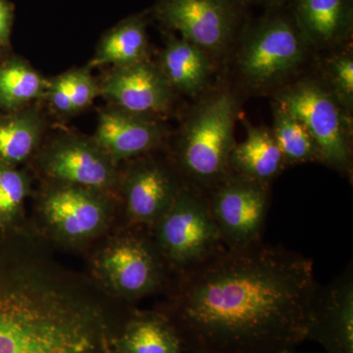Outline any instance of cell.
Listing matches in <instances>:
<instances>
[{"mask_svg":"<svg viewBox=\"0 0 353 353\" xmlns=\"http://www.w3.org/2000/svg\"><path fill=\"white\" fill-rule=\"evenodd\" d=\"M236 53V70L252 90H268L294 75L309 46L292 13L274 12L245 26Z\"/></svg>","mask_w":353,"mask_h":353,"instance_id":"cell-4","label":"cell"},{"mask_svg":"<svg viewBox=\"0 0 353 353\" xmlns=\"http://www.w3.org/2000/svg\"><path fill=\"white\" fill-rule=\"evenodd\" d=\"M238 111L236 95L223 90L204 99L190 113L175 157L176 169L185 185L206 194L229 175Z\"/></svg>","mask_w":353,"mask_h":353,"instance_id":"cell-3","label":"cell"},{"mask_svg":"<svg viewBox=\"0 0 353 353\" xmlns=\"http://www.w3.org/2000/svg\"><path fill=\"white\" fill-rule=\"evenodd\" d=\"M48 85L38 72L21 60L0 66V108L17 110L46 94Z\"/></svg>","mask_w":353,"mask_h":353,"instance_id":"cell-23","label":"cell"},{"mask_svg":"<svg viewBox=\"0 0 353 353\" xmlns=\"http://www.w3.org/2000/svg\"><path fill=\"white\" fill-rule=\"evenodd\" d=\"M241 6L238 0H162L158 14L182 39L213 58L240 39L245 27Z\"/></svg>","mask_w":353,"mask_h":353,"instance_id":"cell-9","label":"cell"},{"mask_svg":"<svg viewBox=\"0 0 353 353\" xmlns=\"http://www.w3.org/2000/svg\"><path fill=\"white\" fill-rule=\"evenodd\" d=\"M325 81L348 113L353 109V55L350 50L334 53L325 63Z\"/></svg>","mask_w":353,"mask_h":353,"instance_id":"cell-24","label":"cell"},{"mask_svg":"<svg viewBox=\"0 0 353 353\" xmlns=\"http://www.w3.org/2000/svg\"><path fill=\"white\" fill-rule=\"evenodd\" d=\"M183 185L176 168L152 158L137 160L123 183L128 222L150 229L169 210Z\"/></svg>","mask_w":353,"mask_h":353,"instance_id":"cell-11","label":"cell"},{"mask_svg":"<svg viewBox=\"0 0 353 353\" xmlns=\"http://www.w3.org/2000/svg\"><path fill=\"white\" fill-rule=\"evenodd\" d=\"M94 271L114 294L129 301L168 287L172 279L150 234L116 236L97 255Z\"/></svg>","mask_w":353,"mask_h":353,"instance_id":"cell-7","label":"cell"},{"mask_svg":"<svg viewBox=\"0 0 353 353\" xmlns=\"http://www.w3.org/2000/svg\"><path fill=\"white\" fill-rule=\"evenodd\" d=\"M292 15L309 48L334 50L352 36V0H292Z\"/></svg>","mask_w":353,"mask_h":353,"instance_id":"cell-16","label":"cell"},{"mask_svg":"<svg viewBox=\"0 0 353 353\" xmlns=\"http://www.w3.org/2000/svg\"><path fill=\"white\" fill-rule=\"evenodd\" d=\"M43 169L62 185L104 192L117 183L116 163L94 141L66 139L50 148L43 158Z\"/></svg>","mask_w":353,"mask_h":353,"instance_id":"cell-13","label":"cell"},{"mask_svg":"<svg viewBox=\"0 0 353 353\" xmlns=\"http://www.w3.org/2000/svg\"><path fill=\"white\" fill-rule=\"evenodd\" d=\"M41 122L34 111L20 112L0 122V163L14 166L30 157L41 138Z\"/></svg>","mask_w":353,"mask_h":353,"instance_id":"cell-21","label":"cell"},{"mask_svg":"<svg viewBox=\"0 0 353 353\" xmlns=\"http://www.w3.org/2000/svg\"><path fill=\"white\" fill-rule=\"evenodd\" d=\"M317 282L312 260L263 241L224 248L174 276L162 308L183 352L277 353L306 341Z\"/></svg>","mask_w":353,"mask_h":353,"instance_id":"cell-1","label":"cell"},{"mask_svg":"<svg viewBox=\"0 0 353 353\" xmlns=\"http://www.w3.org/2000/svg\"><path fill=\"white\" fill-rule=\"evenodd\" d=\"M243 124L246 138L232 150L230 172L270 185L287 166L282 152L272 130L253 127L246 120Z\"/></svg>","mask_w":353,"mask_h":353,"instance_id":"cell-18","label":"cell"},{"mask_svg":"<svg viewBox=\"0 0 353 353\" xmlns=\"http://www.w3.org/2000/svg\"><path fill=\"white\" fill-rule=\"evenodd\" d=\"M29 190L24 174L0 163V222L10 223L19 214Z\"/></svg>","mask_w":353,"mask_h":353,"instance_id":"cell-25","label":"cell"},{"mask_svg":"<svg viewBox=\"0 0 353 353\" xmlns=\"http://www.w3.org/2000/svg\"><path fill=\"white\" fill-rule=\"evenodd\" d=\"M277 353H294V350H287V352H277Z\"/></svg>","mask_w":353,"mask_h":353,"instance_id":"cell-30","label":"cell"},{"mask_svg":"<svg viewBox=\"0 0 353 353\" xmlns=\"http://www.w3.org/2000/svg\"><path fill=\"white\" fill-rule=\"evenodd\" d=\"M111 339L102 309L43 260L0 275V353H104Z\"/></svg>","mask_w":353,"mask_h":353,"instance_id":"cell-2","label":"cell"},{"mask_svg":"<svg viewBox=\"0 0 353 353\" xmlns=\"http://www.w3.org/2000/svg\"><path fill=\"white\" fill-rule=\"evenodd\" d=\"M99 94H101L99 85H97L88 69L71 71L70 99H71L72 112H77L88 108Z\"/></svg>","mask_w":353,"mask_h":353,"instance_id":"cell-26","label":"cell"},{"mask_svg":"<svg viewBox=\"0 0 353 353\" xmlns=\"http://www.w3.org/2000/svg\"><path fill=\"white\" fill-rule=\"evenodd\" d=\"M41 213L51 234L68 243L92 240L111 220L110 205L103 194L62 183L44 194Z\"/></svg>","mask_w":353,"mask_h":353,"instance_id":"cell-10","label":"cell"},{"mask_svg":"<svg viewBox=\"0 0 353 353\" xmlns=\"http://www.w3.org/2000/svg\"><path fill=\"white\" fill-rule=\"evenodd\" d=\"M273 117L272 132L287 166L311 162L322 163L314 139L301 121L279 108L277 104L273 105Z\"/></svg>","mask_w":353,"mask_h":353,"instance_id":"cell-22","label":"cell"},{"mask_svg":"<svg viewBox=\"0 0 353 353\" xmlns=\"http://www.w3.org/2000/svg\"><path fill=\"white\" fill-rule=\"evenodd\" d=\"M306 340L319 343L327 353H353L352 263L328 285L316 288Z\"/></svg>","mask_w":353,"mask_h":353,"instance_id":"cell-12","label":"cell"},{"mask_svg":"<svg viewBox=\"0 0 353 353\" xmlns=\"http://www.w3.org/2000/svg\"><path fill=\"white\" fill-rule=\"evenodd\" d=\"M70 88H71V72L58 76L48 88V97H50L51 105L57 109L58 112L73 113L71 99H70Z\"/></svg>","mask_w":353,"mask_h":353,"instance_id":"cell-27","label":"cell"},{"mask_svg":"<svg viewBox=\"0 0 353 353\" xmlns=\"http://www.w3.org/2000/svg\"><path fill=\"white\" fill-rule=\"evenodd\" d=\"M163 134L152 118L115 108L99 115L94 143L117 163L148 154L161 143Z\"/></svg>","mask_w":353,"mask_h":353,"instance_id":"cell-15","label":"cell"},{"mask_svg":"<svg viewBox=\"0 0 353 353\" xmlns=\"http://www.w3.org/2000/svg\"><path fill=\"white\" fill-rule=\"evenodd\" d=\"M148 50L145 23L139 19L130 20L102 39L90 65H112L114 68L131 66L148 60Z\"/></svg>","mask_w":353,"mask_h":353,"instance_id":"cell-20","label":"cell"},{"mask_svg":"<svg viewBox=\"0 0 353 353\" xmlns=\"http://www.w3.org/2000/svg\"><path fill=\"white\" fill-rule=\"evenodd\" d=\"M148 230L173 277L196 268L225 248L206 194L187 185Z\"/></svg>","mask_w":353,"mask_h":353,"instance_id":"cell-5","label":"cell"},{"mask_svg":"<svg viewBox=\"0 0 353 353\" xmlns=\"http://www.w3.org/2000/svg\"><path fill=\"white\" fill-rule=\"evenodd\" d=\"M159 68L172 90L196 95L210 81L212 57L187 39H174L162 52Z\"/></svg>","mask_w":353,"mask_h":353,"instance_id":"cell-19","label":"cell"},{"mask_svg":"<svg viewBox=\"0 0 353 353\" xmlns=\"http://www.w3.org/2000/svg\"><path fill=\"white\" fill-rule=\"evenodd\" d=\"M12 25V10L6 0H0V46L8 43Z\"/></svg>","mask_w":353,"mask_h":353,"instance_id":"cell-28","label":"cell"},{"mask_svg":"<svg viewBox=\"0 0 353 353\" xmlns=\"http://www.w3.org/2000/svg\"><path fill=\"white\" fill-rule=\"evenodd\" d=\"M99 92L116 108L152 118L170 108L174 90L159 66L145 60L114 68L99 85Z\"/></svg>","mask_w":353,"mask_h":353,"instance_id":"cell-14","label":"cell"},{"mask_svg":"<svg viewBox=\"0 0 353 353\" xmlns=\"http://www.w3.org/2000/svg\"><path fill=\"white\" fill-rule=\"evenodd\" d=\"M116 353H183V343L161 311H134L111 339Z\"/></svg>","mask_w":353,"mask_h":353,"instance_id":"cell-17","label":"cell"},{"mask_svg":"<svg viewBox=\"0 0 353 353\" xmlns=\"http://www.w3.org/2000/svg\"><path fill=\"white\" fill-rule=\"evenodd\" d=\"M104 353H116V352H114V350H112V348L110 347V350H108V352H105Z\"/></svg>","mask_w":353,"mask_h":353,"instance_id":"cell-31","label":"cell"},{"mask_svg":"<svg viewBox=\"0 0 353 353\" xmlns=\"http://www.w3.org/2000/svg\"><path fill=\"white\" fill-rule=\"evenodd\" d=\"M205 194L225 248L236 250L262 241L270 185L230 172Z\"/></svg>","mask_w":353,"mask_h":353,"instance_id":"cell-8","label":"cell"},{"mask_svg":"<svg viewBox=\"0 0 353 353\" xmlns=\"http://www.w3.org/2000/svg\"><path fill=\"white\" fill-rule=\"evenodd\" d=\"M276 103L301 121L314 139L322 163L352 175L350 114L323 81L304 79L278 90Z\"/></svg>","mask_w":353,"mask_h":353,"instance_id":"cell-6","label":"cell"},{"mask_svg":"<svg viewBox=\"0 0 353 353\" xmlns=\"http://www.w3.org/2000/svg\"><path fill=\"white\" fill-rule=\"evenodd\" d=\"M238 1L243 4V6H245L246 3H253L273 8V7L283 6L288 0H238Z\"/></svg>","mask_w":353,"mask_h":353,"instance_id":"cell-29","label":"cell"}]
</instances>
